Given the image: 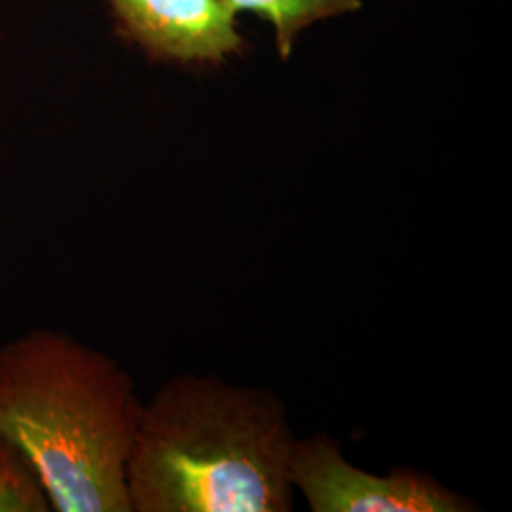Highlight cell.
Instances as JSON below:
<instances>
[{
  "mask_svg": "<svg viewBox=\"0 0 512 512\" xmlns=\"http://www.w3.org/2000/svg\"><path fill=\"white\" fill-rule=\"evenodd\" d=\"M293 427L272 389L181 374L143 403L133 512H291Z\"/></svg>",
  "mask_w": 512,
  "mask_h": 512,
  "instance_id": "1",
  "label": "cell"
},
{
  "mask_svg": "<svg viewBox=\"0 0 512 512\" xmlns=\"http://www.w3.org/2000/svg\"><path fill=\"white\" fill-rule=\"evenodd\" d=\"M143 403L124 366L73 336L35 329L0 346V437L57 512H133L128 461Z\"/></svg>",
  "mask_w": 512,
  "mask_h": 512,
  "instance_id": "2",
  "label": "cell"
},
{
  "mask_svg": "<svg viewBox=\"0 0 512 512\" xmlns=\"http://www.w3.org/2000/svg\"><path fill=\"white\" fill-rule=\"evenodd\" d=\"M291 482L313 512H473L476 503L416 469L374 475L349 463L327 433L296 439Z\"/></svg>",
  "mask_w": 512,
  "mask_h": 512,
  "instance_id": "3",
  "label": "cell"
},
{
  "mask_svg": "<svg viewBox=\"0 0 512 512\" xmlns=\"http://www.w3.org/2000/svg\"><path fill=\"white\" fill-rule=\"evenodd\" d=\"M129 37L158 59L217 63L243 40L222 0H110Z\"/></svg>",
  "mask_w": 512,
  "mask_h": 512,
  "instance_id": "4",
  "label": "cell"
},
{
  "mask_svg": "<svg viewBox=\"0 0 512 512\" xmlns=\"http://www.w3.org/2000/svg\"><path fill=\"white\" fill-rule=\"evenodd\" d=\"M236 16L241 10H251L268 19L275 29L277 50L283 59L293 52L296 37L304 27L321 19L342 16L359 10V0H222Z\"/></svg>",
  "mask_w": 512,
  "mask_h": 512,
  "instance_id": "5",
  "label": "cell"
},
{
  "mask_svg": "<svg viewBox=\"0 0 512 512\" xmlns=\"http://www.w3.org/2000/svg\"><path fill=\"white\" fill-rule=\"evenodd\" d=\"M52 511L38 476L18 448L0 437V512Z\"/></svg>",
  "mask_w": 512,
  "mask_h": 512,
  "instance_id": "6",
  "label": "cell"
}]
</instances>
